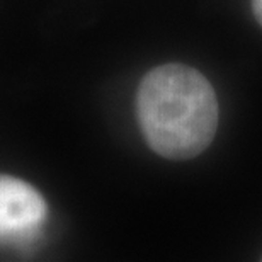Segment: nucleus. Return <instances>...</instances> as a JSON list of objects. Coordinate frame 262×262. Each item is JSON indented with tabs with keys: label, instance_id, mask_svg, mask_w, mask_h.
<instances>
[{
	"label": "nucleus",
	"instance_id": "nucleus-2",
	"mask_svg": "<svg viewBox=\"0 0 262 262\" xmlns=\"http://www.w3.org/2000/svg\"><path fill=\"white\" fill-rule=\"evenodd\" d=\"M46 214V201L34 186L0 174V244L33 242Z\"/></svg>",
	"mask_w": 262,
	"mask_h": 262
},
{
	"label": "nucleus",
	"instance_id": "nucleus-1",
	"mask_svg": "<svg viewBox=\"0 0 262 262\" xmlns=\"http://www.w3.org/2000/svg\"><path fill=\"white\" fill-rule=\"evenodd\" d=\"M136 113L150 148L187 160L209 146L218 128V101L203 73L181 63L150 70L140 82Z\"/></svg>",
	"mask_w": 262,
	"mask_h": 262
},
{
	"label": "nucleus",
	"instance_id": "nucleus-3",
	"mask_svg": "<svg viewBox=\"0 0 262 262\" xmlns=\"http://www.w3.org/2000/svg\"><path fill=\"white\" fill-rule=\"evenodd\" d=\"M252 7H254L255 17H257L259 24L262 26V0H252Z\"/></svg>",
	"mask_w": 262,
	"mask_h": 262
}]
</instances>
